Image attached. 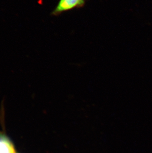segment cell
Listing matches in <instances>:
<instances>
[{"label":"cell","mask_w":152,"mask_h":153,"mask_svg":"<svg viewBox=\"0 0 152 153\" xmlns=\"http://www.w3.org/2000/svg\"><path fill=\"white\" fill-rule=\"evenodd\" d=\"M86 0H59V2L52 12V15L57 16L63 13L76 8L83 7Z\"/></svg>","instance_id":"obj_1"},{"label":"cell","mask_w":152,"mask_h":153,"mask_svg":"<svg viewBox=\"0 0 152 153\" xmlns=\"http://www.w3.org/2000/svg\"><path fill=\"white\" fill-rule=\"evenodd\" d=\"M0 153H15L13 146L9 140L0 138Z\"/></svg>","instance_id":"obj_2"}]
</instances>
